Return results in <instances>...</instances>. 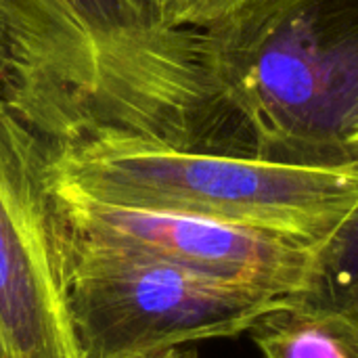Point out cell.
<instances>
[{
    "mask_svg": "<svg viewBox=\"0 0 358 358\" xmlns=\"http://www.w3.org/2000/svg\"><path fill=\"white\" fill-rule=\"evenodd\" d=\"M4 103L50 145L124 134L256 157L201 29L145 0H0Z\"/></svg>",
    "mask_w": 358,
    "mask_h": 358,
    "instance_id": "cell-1",
    "label": "cell"
},
{
    "mask_svg": "<svg viewBox=\"0 0 358 358\" xmlns=\"http://www.w3.org/2000/svg\"><path fill=\"white\" fill-rule=\"evenodd\" d=\"M201 36L256 157L348 168L358 124V0H248Z\"/></svg>",
    "mask_w": 358,
    "mask_h": 358,
    "instance_id": "cell-2",
    "label": "cell"
},
{
    "mask_svg": "<svg viewBox=\"0 0 358 358\" xmlns=\"http://www.w3.org/2000/svg\"><path fill=\"white\" fill-rule=\"evenodd\" d=\"M50 178L57 191L96 203L218 220L315 250L358 203L350 168L176 149L124 134L50 145Z\"/></svg>",
    "mask_w": 358,
    "mask_h": 358,
    "instance_id": "cell-3",
    "label": "cell"
},
{
    "mask_svg": "<svg viewBox=\"0 0 358 358\" xmlns=\"http://www.w3.org/2000/svg\"><path fill=\"white\" fill-rule=\"evenodd\" d=\"M281 300L69 235L65 302L80 358L145 357L237 338Z\"/></svg>",
    "mask_w": 358,
    "mask_h": 358,
    "instance_id": "cell-4",
    "label": "cell"
},
{
    "mask_svg": "<svg viewBox=\"0 0 358 358\" xmlns=\"http://www.w3.org/2000/svg\"><path fill=\"white\" fill-rule=\"evenodd\" d=\"M67 248L50 143L0 96V358H80L65 302Z\"/></svg>",
    "mask_w": 358,
    "mask_h": 358,
    "instance_id": "cell-5",
    "label": "cell"
},
{
    "mask_svg": "<svg viewBox=\"0 0 358 358\" xmlns=\"http://www.w3.org/2000/svg\"><path fill=\"white\" fill-rule=\"evenodd\" d=\"M57 195L69 235L80 241L164 260L275 298H296L308 287L315 248L304 243L208 218Z\"/></svg>",
    "mask_w": 358,
    "mask_h": 358,
    "instance_id": "cell-6",
    "label": "cell"
},
{
    "mask_svg": "<svg viewBox=\"0 0 358 358\" xmlns=\"http://www.w3.org/2000/svg\"><path fill=\"white\" fill-rule=\"evenodd\" d=\"M264 358H358V327L300 298H283L248 331Z\"/></svg>",
    "mask_w": 358,
    "mask_h": 358,
    "instance_id": "cell-7",
    "label": "cell"
},
{
    "mask_svg": "<svg viewBox=\"0 0 358 358\" xmlns=\"http://www.w3.org/2000/svg\"><path fill=\"white\" fill-rule=\"evenodd\" d=\"M296 298L334 310L358 327V203L315 250L308 287Z\"/></svg>",
    "mask_w": 358,
    "mask_h": 358,
    "instance_id": "cell-8",
    "label": "cell"
},
{
    "mask_svg": "<svg viewBox=\"0 0 358 358\" xmlns=\"http://www.w3.org/2000/svg\"><path fill=\"white\" fill-rule=\"evenodd\" d=\"M248 0H201V29L210 23L222 19L237 6L245 4Z\"/></svg>",
    "mask_w": 358,
    "mask_h": 358,
    "instance_id": "cell-9",
    "label": "cell"
},
{
    "mask_svg": "<svg viewBox=\"0 0 358 358\" xmlns=\"http://www.w3.org/2000/svg\"><path fill=\"white\" fill-rule=\"evenodd\" d=\"M348 155H350L348 168L358 172V124L352 128V132H350V136H348Z\"/></svg>",
    "mask_w": 358,
    "mask_h": 358,
    "instance_id": "cell-10",
    "label": "cell"
},
{
    "mask_svg": "<svg viewBox=\"0 0 358 358\" xmlns=\"http://www.w3.org/2000/svg\"><path fill=\"white\" fill-rule=\"evenodd\" d=\"M128 358H197V355H193V352H180V350H168V352H157V355H145V357Z\"/></svg>",
    "mask_w": 358,
    "mask_h": 358,
    "instance_id": "cell-11",
    "label": "cell"
},
{
    "mask_svg": "<svg viewBox=\"0 0 358 358\" xmlns=\"http://www.w3.org/2000/svg\"><path fill=\"white\" fill-rule=\"evenodd\" d=\"M0 65H2V27H0Z\"/></svg>",
    "mask_w": 358,
    "mask_h": 358,
    "instance_id": "cell-12",
    "label": "cell"
}]
</instances>
